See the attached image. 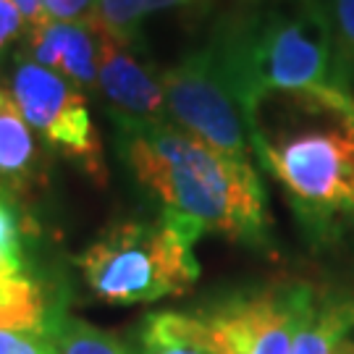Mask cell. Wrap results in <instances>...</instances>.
Here are the masks:
<instances>
[{
  "label": "cell",
  "instance_id": "1",
  "mask_svg": "<svg viewBox=\"0 0 354 354\" xmlns=\"http://www.w3.org/2000/svg\"><path fill=\"white\" fill-rule=\"evenodd\" d=\"M252 152L299 223L326 241L354 226V95L344 87L266 89L247 102Z\"/></svg>",
  "mask_w": 354,
  "mask_h": 354
},
{
  "label": "cell",
  "instance_id": "2",
  "mask_svg": "<svg viewBox=\"0 0 354 354\" xmlns=\"http://www.w3.org/2000/svg\"><path fill=\"white\" fill-rule=\"evenodd\" d=\"M129 171L165 213L252 250L270 247V210L252 160L213 150L174 124L118 129Z\"/></svg>",
  "mask_w": 354,
  "mask_h": 354
},
{
  "label": "cell",
  "instance_id": "3",
  "mask_svg": "<svg viewBox=\"0 0 354 354\" xmlns=\"http://www.w3.org/2000/svg\"><path fill=\"white\" fill-rule=\"evenodd\" d=\"M205 48L236 89L244 113L247 102L266 89L344 87L317 0H276L250 16L215 24Z\"/></svg>",
  "mask_w": 354,
  "mask_h": 354
},
{
  "label": "cell",
  "instance_id": "4",
  "mask_svg": "<svg viewBox=\"0 0 354 354\" xmlns=\"http://www.w3.org/2000/svg\"><path fill=\"white\" fill-rule=\"evenodd\" d=\"M203 231L187 218L160 213L118 221L74 263L89 291L108 304H145L189 291L200 279L194 244Z\"/></svg>",
  "mask_w": 354,
  "mask_h": 354
},
{
  "label": "cell",
  "instance_id": "5",
  "mask_svg": "<svg viewBox=\"0 0 354 354\" xmlns=\"http://www.w3.org/2000/svg\"><path fill=\"white\" fill-rule=\"evenodd\" d=\"M313 299V286L281 281L236 289L189 313L213 354H291Z\"/></svg>",
  "mask_w": 354,
  "mask_h": 354
},
{
  "label": "cell",
  "instance_id": "6",
  "mask_svg": "<svg viewBox=\"0 0 354 354\" xmlns=\"http://www.w3.org/2000/svg\"><path fill=\"white\" fill-rule=\"evenodd\" d=\"M8 92L48 150L64 155L97 187L108 184L102 137L89 115L82 89L19 50L13 58Z\"/></svg>",
  "mask_w": 354,
  "mask_h": 354
},
{
  "label": "cell",
  "instance_id": "7",
  "mask_svg": "<svg viewBox=\"0 0 354 354\" xmlns=\"http://www.w3.org/2000/svg\"><path fill=\"white\" fill-rule=\"evenodd\" d=\"M160 87L174 127L223 155L252 160L244 105L205 45L187 53L174 68H165Z\"/></svg>",
  "mask_w": 354,
  "mask_h": 354
},
{
  "label": "cell",
  "instance_id": "8",
  "mask_svg": "<svg viewBox=\"0 0 354 354\" xmlns=\"http://www.w3.org/2000/svg\"><path fill=\"white\" fill-rule=\"evenodd\" d=\"M95 92L105 100L115 129L171 124L165 111L160 74H155L152 64L145 58V48L124 45L100 35Z\"/></svg>",
  "mask_w": 354,
  "mask_h": 354
},
{
  "label": "cell",
  "instance_id": "9",
  "mask_svg": "<svg viewBox=\"0 0 354 354\" xmlns=\"http://www.w3.org/2000/svg\"><path fill=\"white\" fill-rule=\"evenodd\" d=\"M21 53L29 55L35 64L66 76L79 89L95 92L97 87L100 35L92 26V21L71 24V21L42 19L39 24L26 26Z\"/></svg>",
  "mask_w": 354,
  "mask_h": 354
},
{
  "label": "cell",
  "instance_id": "10",
  "mask_svg": "<svg viewBox=\"0 0 354 354\" xmlns=\"http://www.w3.org/2000/svg\"><path fill=\"white\" fill-rule=\"evenodd\" d=\"M48 187V158L11 92L0 87V189L24 205Z\"/></svg>",
  "mask_w": 354,
  "mask_h": 354
},
{
  "label": "cell",
  "instance_id": "11",
  "mask_svg": "<svg viewBox=\"0 0 354 354\" xmlns=\"http://www.w3.org/2000/svg\"><path fill=\"white\" fill-rule=\"evenodd\" d=\"M64 313V297L50 289L32 263L0 260V328L50 336L53 323Z\"/></svg>",
  "mask_w": 354,
  "mask_h": 354
},
{
  "label": "cell",
  "instance_id": "12",
  "mask_svg": "<svg viewBox=\"0 0 354 354\" xmlns=\"http://www.w3.org/2000/svg\"><path fill=\"white\" fill-rule=\"evenodd\" d=\"M291 354H354V299L315 291Z\"/></svg>",
  "mask_w": 354,
  "mask_h": 354
},
{
  "label": "cell",
  "instance_id": "13",
  "mask_svg": "<svg viewBox=\"0 0 354 354\" xmlns=\"http://www.w3.org/2000/svg\"><path fill=\"white\" fill-rule=\"evenodd\" d=\"M137 354H213L197 333L192 313L160 310L145 315L137 339Z\"/></svg>",
  "mask_w": 354,
  "mask_h": 354
},
{
  "label": "cell",
  "instance_id": "14",
  "mask_svg": "<svg viewBox=\"0 0 354 354\" xmlns=\"http://www.w3.org/2000/svg\"><path fill=\"white\" fill-rule=\"evenodd\" d=\"M50 342L55 346V354H137V346L124 342L121 336L68 313L53 323Z\"/></svg>",
  "mask_w": 354,
  "mask_h": 354
},
{
  "label": "cell",
  "instance_id": "15",
  "mask_svg": "<svg viewBox=\"0 0 354 354\" xmlns=\"http://www.w3.org/2000/svg\"><path fill=\"white\" fill-rule=\"evenodd\" d=\"M147 6L150 0H97L92 26L115 42L145 48L142 29L147 19Z\"/></svg>",
  "mask_w": 354,
  "mask_h": 354
},
{
  "label": "cell",
  "instance_id": "16",
  "mask_svg": "<svg viewBox=\"0 0 354 354\" xmlns=\"http://www.w3.org/2000/svg\"><path fill=\"white\" fill-rule=\"evenodd\" d=\"M323 19L328 24L336 68L344 87H354V0H317Z\"/></svg>",
  "mask_w": 354,
  "mask_h": 354
},
{
  "label": "cell",
  "instance_id": "17",
  "mask_svg": "<svg viewBox=\"0 0 354 354\" xmlns=\"http://www.w3.org/2000/svg\"><path fill=\"white\" fill-rule=\"evenodd\" d=\"M37 236V223L26 215L21 203L0 194V260L29 263L26 241Z\"/></svg>",
  "mask_w": 354,
  "mask_h": 354
},
{
  "label": "cell",
  "instance_id": "18",
  "mask_svg": "<svg viewBox=\"0 0 354 354\" xmlns=\"http://www.w3.org/2000/svg\"><path fill=\"white\" fill-rule=\"evenodd\" d=\"M0 354H55L48 333L0 328Z\"/></svg>",
  "mask_w": 354,
  "mask_h": 354
},
{
  "label": "cell",
  "instance_id": "19",
  "mask_svg": "<svg viewBox=\"0 0 354 354\" xmlns=\"http://www.w3.org/2000/svg\"><path fill=\"white\" fill-rule=\"evenodd\" d=\"M276 0H207L205 6V26L210 29L215 24H226L241 16H250V13L266 8Z\"/></svg>",
  "mask_w": 354,
  "mask_h": 354
},
{
  "label": "cell",
  "instance_id": "20",
  "mask_svg": "<svg viewBox=\"0 0 354 354\" xmlns=\"http://www.w3.org/2000/svg\"><path fill=\"white\" fill-rule=\"evenodd\" d=\"M97 0H42V19L87 24L95 16Z\"/></svg>",
  "mask_w": 354,
  "mask_h": 354
},
{
  "label": "cell",
  "instance_id": "21",
  "mask_svg": "<svg viewBox=\"0 0 354 354\" xmlns=\"http://www.w3.org/2000/svg\"><path fill=\"white\" fill-rule=\"evenodd\" d=\"M205 6H207V0H150L147 16L176 13L187 26L200 29L205 24Z\"/></svg>",
  "mask_w": 354,
  "mask_h": 354
},
{
  "label": "cell",
  "instance_id": "22",
  "mask_svg": "<svg viewBox=\"0 0 354 354\" xmlns=\"http://www.w3.org/2000/svg\"><path fill=\"white\" fill-rule=\"evenodd\" d=\"M26 21L13 0H0V55L24 35Z\"/></svg>",
  "mask_w": 354,
  "mask_h": 354
},
{
  "label": "cell",
  "instance_id": "23",
  "mask_svg": "<svg viewBox=\"0 0 354 354\" xmlns=\"http://www.w3.org/2000/svg\"><path fill=\"white\" fill-rule=\"evenodd\" d=\"M13 6L21 11L26 26H35L42 21V0H13Z\"/></svg>",
  "mask_w": 354,
  "mask_h": 354
},
{
  "label": "cell",
  "instance_id": "24",
  "mask_svg": "<svg viewBox=\"0 0 354 354\" xmlns=\"http://www.w3.org/2000/svg\"><path fill=\"white\" fill-rule=\"evenodd\" d=\"M0 194H3V189H0Z\"/></svg>",
  "mask_w": 354,
  "mask_h": 354
}]
</instances>
